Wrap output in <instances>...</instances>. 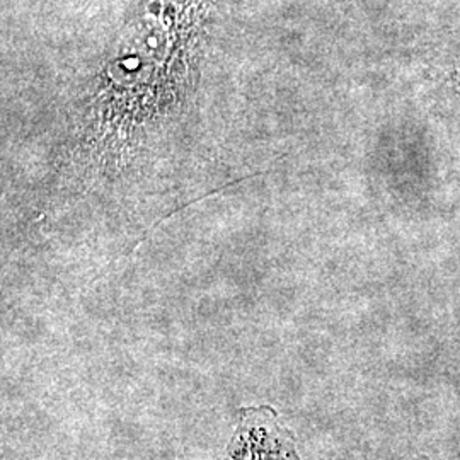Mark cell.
I'll return each instance as SVG.
<instances>
[{
	"mask_svg": "<svg viewBox=\"0 0 460 460\" xmlns=\"http://www.w3.org/2000/svg\"><path fill=\"white\" fill-rule=\"evenodd\" d=\"M226 460H302L294 433L270 406H249L239 411Z\"/></svg>",
	"mask_w": 460,
	"mask_h": 460,
	"instance_id": "cell-1",
	"label": "cell"
},
{
	"mask_svg": "<svg viewBox=\"0 0 460 460\" xmlns=\"http://www.w3.org/2000/svg\"><path fill=\"white\" fill-rule=\"evenodd\" d=\"M402 460H429L427 457H421V456H412V457H406V459Z\"/></svg>",
	"mask_w": 460,
	"mask_h": 460,
	"instance_id": "cell-2",
	"label": "cell"
}]
</instances>
